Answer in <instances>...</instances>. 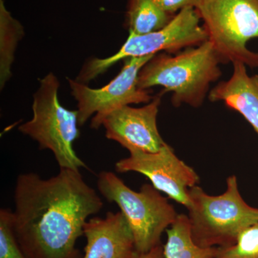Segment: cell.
<instances>
[{"instance_id":"9c48e42d","label":"cell","mask_w":258,"mask_h":258,"mask_svg":"<svg viewBox=\"0 0 258 258\" xmlns=\"http://www.w3.org/2000/svg\"><path fill=\"white\" fill-rule=\"evenodd\" d=\"M129 153L128 157L115 163L117 172L143 174L158 191L188 208L189 189L197 186L200 176L192 168L178 158L170 146L166 144L155 153L140 151Z\"/></svg>"},{"instance_id":"52a82bcc","label":"cell","mask_w":258,"mask_h":258,"mask_svg":"<svg viewBox=\"0 0 258 258\" xmlns=\"http://www.w3.org/2000/svg\"><path fill=\"white\" fill-rule=\"evenodd\" d=\"M200 20L195 8H186L159 31L143 35L129 34L126 41L115 55L106 58L94 57L86 62L76 81L83 84L90 82L123 59L157 55L161 51L172 54L199 46L209 40L206 30L200 26Z\"/></svg>"},{"instance_id":"d6986e66","label":"cell","mask_w":258,"mask_h":258,"mask_svg":"<svg viewBox=\"0 0 258 258\" xmlns=\"http://www.w3.org/2000/svg\"><path fill=\"white\" fill-rule=\"evenodd\" d=\"M136 258H165L164 254V248L161 244L149 250V252L139 254Z\"/></svg>"},{"instance_id":"30bf717a","label":"cell","mask_w":258,"mask_h":258,"mask_svg":"<svg viewBox=\"0 0 258 258\" xmlns=\"http://www.w3.org/2000/svg\"><path fill=\"white\" fill-rule=\"evenodd\" d=\"M162 92L147 105L141 108L120 107L108 113L102 120L106 137L126 149L155 153L166 143L161 138L157 127V115Z\"/></svg>"},{"instance_id":"7c38bea8","label":"cell","mask_w":258,"mask_h":258,"mask_svg":"<svg viewBox=\"0 0 258 258\" xmlns=\"http://www.w3.org/2000/svg\"><path fill=\"white\" fill-rule=\"evenodd\" d=\"M228 81H221L209 92L212 102L223 101L240 113L258 134V75L249 76L245 64L236 62Z\"/></svg>"},{"instance_id":"2e32d148","label":"cell","mask_w":258,"mask_h":258,"mask_svg":"<svg viewBox=\"0 0 258 258\" xmlns=\"http://www.w3.org/2000/svg\"><path fill=\"white\" fill-rule=\"evenodd\" d=\"M215 258H258V221L242 231L235 244L220 247Z\"/></svg>"},{"instance_id":"8fae6325","label":"cell","mask_w":258,"mask_h":258,"mask_svg":"<svg viewBox=\"0 0 258 258\" xmlns=\"http://www.w3.org/2000/svg\"><path fill=\"white\" fill-rule=\"evenodd\" d=\"M86 237L82 258H136L133 234L121 212H108L104 217H92L83 227Z\"/></svg>"},{"instance_id":"3957f363","label":"cell","mask_w":258,"mask_h":258,"mask_svg":"<svg viewBox=\"0 0 258 258\" xmlns=\"http://www.w3.org/2000/svg\"><path fill=\"white\" fill-rule=\"evenodd\" d=\"M189 196L191 237L200 247L232 245L242 231L258 221V209L242 198L235 175L227 178V189L222 195L212 196L195 186Z\"/></svg>"},{"instance_id":"7a4b0ae2","label":"cell","mask_w":258,"mask_h":258,"mask_svg":"<svg viewBox=\"0 0 258 258\" xmlns=\"http://www.w3.org/2000/svg\"><path fill=\"white\" fill-rule=\"evenodd\" d=\"M221 63L210 40L196 47L184 49L174 56L157 54L139 71L138 87L149 90L154 86L164 88L163 93H172L174 106H201L210 84L222 76Z\"/></svg>"},{"instance_id":"9a60e30c","label":"cell","mask_w":258,"mask_h":258,"mask_svg":"<svg viewBox=\"0 0 258 258\" xmlns=\"http://www.w3.org/2000/svg\"><path fill=\"white\" fill-rule=\"evenodd\" d=\"M24 29L0 1V86L5 87L12 76V64L18 42L23 38Z\"/></svg>"},{"instance_id":"5b68a950","label":"cell","mask_w":258,"mask_h":258,"mask_svg":"<svg viewBox=\"0 0 258 258\" xmlns=\"http://www.w3.org/2000/svg\"><path fill=\"white\" fill-rule=\"evenodd\" d=\"M40 82L34 95L32 119L20 125L19 131L36 141L39 149L51 151L60 169L87 168L74 148L80 136L77 110L70 111L60 104V83L55 75L50 73Z\"/></svg>"},{"instance_id":"277c9868","label":"cell","mask_w":258,"mask_h":258,"mask_svg":"<svg viewBox=\"0 0 258 258\" xmlns=\"http://www.w3.org/2000/svg\"><path fill=\"white\" fill-rule=\"evenodd\" d=\"M97 186L107 201L119 207L133 234L139 254L161 244V235L179 215L167 198L152 184H144L135 191L115 173L101 171Z\"/></svg>"},{"instance_id":"ac0fdd59","label":"cell","mask_w":258,"mask_h":258,"mask_svg":"<svg viewBox=\"0 0 258 258\" xmlns=\"http://www.w3.org/2000/svg\"><path fill=\"white\" fill-rule=\"evenodd\" d=\"M164 11L174 15L178 10L186 8L196 9L203 0H155Z\"/></svg>"},{"instance_id":"4fadbf2b","label":"cell","mask_w":258,"mask_h":258,"mask_svg":"<svg viewBox=\"0 0 258 258\" xmlns=\"http://www.w3.org/2000/svg\"><path fill=\"white\" fill-rule=\"evenodd\" d=\"M167 240L163 246L165 258H215L219 247H202L191 237L189 217L179 214L166 230Z\"/></svg>"},{"instance_id":"ba28073f","label":"cell","mask_w":258,"mask_h":258,"mask_svg":"<svg viewBox=\"0 0 258 258\" xmlns=\"http://www.w3.org/2000/svg\"><path fill=\"white\" fill-rule=\"evenodd\" d=\"M154 55L125 59L124 64L118 76L108 84L98 89H93L83 83L69 79L71 94L78 102L79 126H82L93 116L91 127L98 128L103 118L117 108L152 101L154 98L149 90L139 89L138 76L144 64Z\"/></svg>"},{"instance_id":"5bb4252c","label":"cell","mask_w":258,"mask_h":258,"mask_svg":"<svg viewBox=\"0 0 258 258\" xmlns=\"http://www.w3.org/2000/svg\"><path fill=\"white\" fill-rule=\"evenodd\" d=\"M174 16L164 11L155 0H128L126 23L129 34L143 35L159 31Z\"/></svg>"},{"instance_id":"8992f818","label":"cell","mask_w":258,"mask_h":258,"mask_svg":"<svg viewBox=\"0 0 258 258\" xmlns=\"http://www.w3.org/2000/svg\"><path fill=\"white\" fill-rule=\"evenodd\" d=\"M195 10L221 63L258 68V52L247 47L258 38V0H203Z\"/></svg>"},{"instance_id":"6da1fadb","label":"cell","mask_w":258,"mask_h":258,"mask_svg":"<svg viewBox=\"0 0 258 258\" xmlns=\"http://www.w3.org/2000/svg\"><path fill=\"white\" fill-rule=\"evenodd\" d=\"M13 230L28 258H82L76 242L103 203L80 171L60 169L42 179L20 174L14 191Z\"/></svg>"},{"instance_id":"e0dca14e","label":"cell","mask_w":258,"mask_h":258,"mask_svg":"<svg viewBox=\"0 0 258 258\" xmlns=\"http://www.w3.org/2000/svg\"><path fill=\"white\" fill-rule=\"evenodd\" d=\"M0 258H28L13 230V211L10 209L0 210Z\"/></svg>"}]
</instances>
